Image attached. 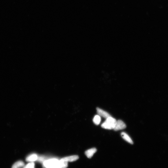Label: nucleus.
I'll use <instances>...</instances> for the list:
<instances>
[{"instance_id": "39448f33", "label": "nucleus", "mask_w": 168, "mask_h": 168, "mask_svg": "<svg viewBox=\"0 0 168 168\" xmlns=\"http://www.w3.org/2000/svg\"><path fill=\"white\" fill-rule=\"evenodd\" d=\"M97 151V150L96 148H91L86 151L85 154L88 158L90 159L92 157L94 154Z\"/></svg>"}, {"instance_id": "9d476101", "label": "nucleus", "mask_w": 168, "mask_h": 168, "mask_svg": "<svg viewBox=\"0 0 168 168\" xmlns=\"http://www.w3.org/2000/svg\"><path fill=\"white\" fill-rule=\"evenodd\" d=\"M24 163L22 161H19L15 163L12 168H23L25 166Z\"/></svg>"}, {"instance_id": "1a4fd4ad", "label": "nucleus", "mask_w": 168, "mask_h": 168, "mask_svg": "<svg viewBox=\"0 0 168 168\" xmlns=\"http://www.w3.org/2000/svg\"><path fill=\"white\" fill-rule=\"evenodd\" d=\"M68 165V162L62 159L59 160L57 168H66Z\"/></svg>"}, {"instance_id": "0eeeda50", "label": "nucleus", "mask_w": 168, "mask_h": 168, "mask_svg": "<svg viewBox=\"0 0 168 168\" xmlns=\"http://www.w3.org/2000/svg\"><path fill=\"white\" fill-rule=\"evenodd\" d=\"M79 159V156L78 155H72L67 156L62 159L68 162H72L76 161Z\"/></svg>"}, {"instance_id": "423d86ee", "label": "nucleus", "mask_w": 168, "mask_h": 168, "mask_svg": "<svg viewBox=\"0 0 168 168\" xmlns=\"http://www.w3.org/2000/svg\"><path fill=\"white\" fill-rule=\"evenodd\" d=\"M38 158L37 155L35 154H30L26 158V161L29 162H34L37 161Z\"/></svg>"}, {"instance_id": "6e6552de", "label": "nucleus", "mask_w": 168, "mask_h": 168, "mask_svg": "<svg viewBox=\"0 0 168 168\" xmlns=\"http://www.w3.org/2000/svg\"><path fill=\"white\" fill-rule=\"evenodd\" d=\"M121 135L122 138L127 142L131 144H133L132 140L127 133L124 132H122L121 133Z\"/></svg>"}, {"instance_id": "f03ea898", "label": "nucleus", "mask_w": 168, "mask_h": 168, "mask_svg": "<svg viewBox=\"0 0 168 168\" xmlns=\"http://www.w3.org/2000/svg\"><path fill=\"white\" fill-rule=\"evenodd\" d=\"M59 160L56 159H52L46 160L43 163L45 168H57Z\"/></svg>"}, {"instance_id": "f8f14e48", "label": "nucleus", "mask_w": 168, "mask_h": 168, "mask_svg": "<svg viewBox=\"0 0 168 168\" xmlns=\"http://www.w3.org/2000/svg\"><path fill=\"white\" fill-rule=\"evenodd\" d=\"M23 168H35V163L34 162H29Z\"/></svg>"}, {"instance_id": "7ed1b4c3", "label": "nucleus", "mask_w": 168, "mask_h": 168, "mask_svg": "<svg viewBox=\"0 0 168 168\" xmlns=\"http://www.w3.org/2000/svg\"><path fill=\"white\" fill-rule=\"evenodd\" d=\"M127 127L124 122L121 120L117 121V123L113 129L115 131H118L125 129Z\"/></svg>"}, {"instance_id": "9b49d317", "label": "nucleus", "mask_w": 168, "mask_h": 168, "mask_svg": "<svg viewBox=\"0 0 168 168\" xmlns=\"http://www.w3.org/2000/svg\"><path fill=\"white\" fill-rule=\"evenodd\" d=\"M93 121L94 123L96 125H98L100 123L101 121V118L100 116L98 115L95 116L93 119Z\"/></svg>"}, {"instance_id": "f257e3e1", "label": "nucleus", "mask_w": 168, "mask_h": 168, "mask_svg": "<svg viewBox=\"0 0 168 168\" xmlns=\"http://www.w3.org/2000/svg\"><path fill=\"white\" fill-rule=\"evenodd\" d=\"M116 120L112 117L107 118L101 125L102 128L108 129H113L117 123Z\"/></svg>"}, {"instance_id": "20e7f679", "label": "nucleus", "mask_w": 168, "mask_h": 168, "mask_svg": "<svg viewBox=\"0 0 168 168\" xmlns=\"http://www.w3.org/2000/svg\"><path fill=\"white\" fill-rule=\"evenodd\" d=\"M97 110L98 115L104 117L106 118V119L109 117H111L108 113L100 108H97Z\"/></svg>"}]
</instances>
